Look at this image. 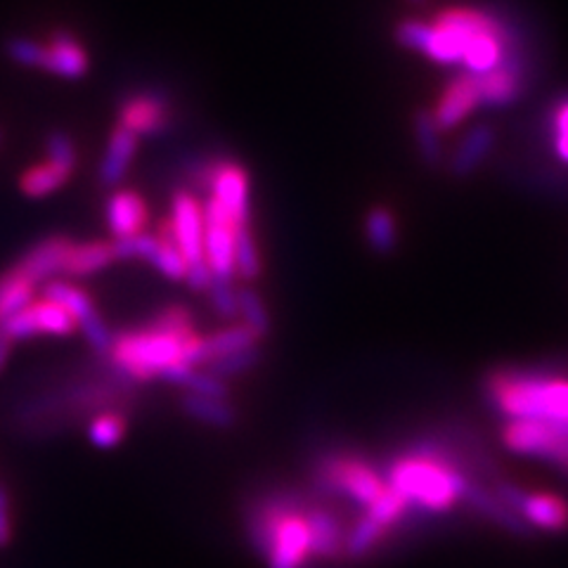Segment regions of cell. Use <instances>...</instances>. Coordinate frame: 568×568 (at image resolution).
I'll list each match as a JSON object with an SVG mask.
<instances>
[{
	"instance_id": "obj_1",
	"label": "cell",
	"mask_w": 568,
	"mask_h": 568,
	"mask_svg": "<svg viewBox=\"0 0 568 568\" xmlns=\"http://www.w3.org/2000/svg\"><path fill=\"white\" fill-rule=\"evenodd\" d=\"M200 342L202 336L194 332L173 334L159 329H140V332H123L114 336L110 358L119 369L126 372L133 379H152L175 363L200 365Z\"/></svg>"
},
{
	"instance_id": "obj_2",
	"label": "cell",
	"mask_w": 568,
	"mask_h": 568,
	"mask_svg": "<svg viewBox=\"0 0 568 568\" xmlns=\"http://www.w3.org/2000/svg\"><path fill=\"white\" fill-rule=\"evenodd\" d=\"M490 398L509 422H568V379L545 375H495Z\"/></svg>"
},
{
	"instance_id": "obj_3",
	"label": "cell",
	"mask_w": 568,
	"mask_h": 568,
	"mask_svg": "<svg viewBox=\"0 0 568 568\" xmlns=\"http://www.w3.org/2000/svg\"><path fill=\"white\" fill-rule=\"evenodd\" d=\"M248 536L263 549L268 568H301L311 557L306 517L287 500H271L252 514Z\"/></svg>"
},
{
	"instance_id": "obj_4",
	"label": "cell",
	"mask_w": 568,
	"mask_h": 568,
	"mask_svg": "<svg viewBox=\"0 0 568 568\" xmlns=\"http://www.w3.org/2000/svg\"><path fill=\"white\" fill-rule=\"evenodd\" d=\"M467 476L459 474L432 455H415L398 459L390 469V486L407 503H419L426 509H448L459 500Z\"/></svg>"
},
{
	"instance_id": "obj_5",
	"label": "cell",
	"mask_w": 568,
	"mask_h": 568,
	"mask_svg": "<svg viewBox=\"0 0 568 568\" xmlns=\"http://www.w3.org/2000/svg\"><path fill=\"white\" fill-rule=\"evenodd\" d=\"M503 438L509 450L568 471V422H509Z\"/></svg>"
},
{
	"instance_id": "obj_6",
	"label": "cell",
	"mask_w": 568,
	"mask_h": 568,
	"mask_svg": "<svg viewBox=\"0 0 568 568\" xmlns=\"http://www.w3.org/2000/svg\"><path fill=\"white\" fill-rule=\"evenodd\" d=\"M524 81L526 58L519 39H514L505 50L503 62L486 71V74L476 77L478 102L484 106H507L511 102H517L524 91Z\"/></svg>"
},
{
	"instance_id": "obj_7",
	"label": "cell",
	"mask_w": 568,
	"mask_h": 568,
	"mask_svg": "<svg viewBox=\"0 0 568 568\" xmlns=\"http://www.w3.org/2000/svg\"><path fill=\"white\" fill-rule=\"evenodd\" d=\"M0 329L10 336L12 342L29 339V336H39V334L67 336L77 329V320L58 304H52V301L41 298V301H31L27 308L3 320V323H0Z\"/></svg>"
},
{
	"instance_id": "obj_8",
	"label": "cell",
	"mask_w": 568,
	"mask_h": 568,
	"mask_svg": "<svg viewBox=\"0 0 568 568\" xmlns=\"http://www.w3.org/2000/svg\"><path fill=\"white\" fill-rule=\"evenodd\" d=\"M320 484L329 490H344L355 503L365 507H369L384 493L382 478L361 462L351 459H327L320 467Z\"/></svg>"
},
{
	"instance_id": "obj_9",
	"label": "cell",
	"mask_w": 568,
	"mask_h": 568,
	"mask_svg": "<svg viewBox=\"0 0 568 568\" xmlns=\"http://www.w3.org/2000/svg\"><path fill=\"white\" fill-rule=\"evenodd\" d=\"M169 223L187 265L204 261V206L194 194L185 190L173 194Z\"/></svg>"
},
{
	"instance_id": "obj_10",
	"label": "cell",
	"mask_w": 568,
	"mask_h": 568,
	"mask_svg": "<svg viewBox=\"0 0 568 568\" xmlns=\"http://www.w3.org/2000/svg\"><path fill=\"white\" fill-rule=\"evenodd\" d=\"M206 185L237 225H248V175L235 162H213L206 169Z\"/></svg>"
},
{
	"instance_id": "obj_11",
	"label": "cell",
	"mask_w": 568,
	"mask_h": 568,
	"mask_svg": "<svg viewBox=\"0 0 568 568\" xmlns=\"http://www.w3.org/2000/svg\"><path fill=\"white\" fill-rule=\"evenodd\" d=\"M71 246H74V242L69 237H48L31 246L29 252L12 265V271L36 287V284L48 282L58 273H64V263Z\"/></svg>"
},
{
	"instance_id": "obj_12",
	"label": "cell",
	"mask_w": 568,
	"mask_h": 568,
	"mask_svg": "<svg viewBox=\"0 0 568 568\" xmlns=\"http://www.w3.org/2000/svg\"><path fill=\"white\" fill-rule=\"evenodd\" d=\"M119 126L133 135H154L169 126V104L154 93L131 95L119 110Z\"/></svg>"
},
{
	"instance_id": "obj_13",
	"label": "cell",
	"mask_w": 568,
	"mask_h": 568,
	"mask_svg": "<svg viewBox=\"0 0 568 568\" xmlns=\"http://www.w3.org/2000/svg\"><path fill=\"white\" fill-rule=\"evenodd\" d=\"M88 67H91L88 52L71 33L58 31L48 43H41L39 69L64 79H79L85 74Z\"/></svg>"
},
{
	"instance_id": "obj_14",
	"label": "cell",
	"mask_w": 568,
	"mask_h": 568,
	"mask_svg": "<svg viewBox=\"0 0 568 568\" xmlns=\"http://www.w3.org/2000/svg\"><path fill=\"white\" fill-rule=\"evenodd\" d=\"M476 106H481V102H478L476 77L465 71V74H457L448 81L446 91H443L434 110V119L440 131H450L462 119H467Z\"/></svg>"
},
{
	"instance_id": "obj_15",
	"label": "cell",
	"mask_w": 568,
	"mask_h": 568,
	"mask_svg": "<svg viewBox=\"0 0 568 568\" xmlns=\"http://www.w3.org/2000/svg\"><path fill=\"white\" fill-rule=\"evenodd\" d=\"M459 500H465L469 507H474V511L481 514V517H486L495 526H500L503 530L511 532V536H519V538L532 536V526L521 517V514L511 511L507 505L497 500L495 493H488L478 484H471L469 478L465 481V486H462Z\"/></svg>"
},
{
	"instance_id": "obj_16",
	"label": "cell",
	"mask_w": 568,
	"mask_h": 568,
	"mask_svg": "<svg viewBox=\"0 0 568 568\" xmlns=\"http://www.w3.org/2000/svg\"><path fill=\"white\" fill-rule=\"evenodd\" d=\"M150 211L145 200L133 190H119L106 200V223L114 237H133L145 233Z\"/></svg>"
},
{
	"instance_id": "obj_17",
	"label": "cell",
	"mask_w": 568,
	"mask_h": 568,
	"mask_svg": "<svg viewBox=\"0 0 568 568\" xmlns=\"http://www.w3.org/2000/svg\"><path fill=\"white\" fill-rule=\"evenodd\" d=\"M304 517L308 526L311 555L323 557V559L342 557L346 536L342 532L339 519H336L327 509H308V514H304Z\"/></svg>"
},
{
	"instance_id": "obj_18",
	"label": "cell",
	"mask_w": 568,
	"mask_h": 568,
	"mask_svg": "<svg viewBox=\"0 0 568 568\" xmlns=\"http://www.w3.org/2000/svg\"><path fill=\"white\" fill-rule=\"evenodd\" d=\"M495 145V131L488 123H478L457 145L450 159V173L455 178H469L481 166Z\"/></svg>"
},
{
	"instance_id": "obj_19",
	"label": "cell",
	"mask_w": 568,
	"mask_h": 568,
	"mask_svg": "<svg viewBox=\"0 0 568 568\" xmlns=\"http://www.w3.org/2000/svg\"><path fill=\"white\" fill-rule=\"evenodd\" d=\"M138 148V135L126 131L123 126H116L114 133L106 142V152L100 166V181L104 185H116L123 175H126Z\"/></svg>"
},
{
	"instance_id": "obj_20",
	"label": "cell",
	"mask_w": 568,
	"mask_h": 568,
	"mask_svg": "<svg viewBox=\"0 0 568 568\" xmlns=\"http://www.w3.org/2000/svg\"><path fill=\"white\" fill-rule=\"evenodd\" d=\"M519 514L536 528H545V530L568 528V505L555 495L528 493Z\"/></svg>"
},
{
	"instance_id": "obj_21",
	"label": "cell",
	"mask_w": 568,
	"mask_h": 568,
	"mask_svg": "<svg viewBox=\"0 0 568 568\" xmlns=\"http://www.w3.org/2000/svg\"><path fill=\"white\" fill-rule=\"evenodd\" d=\"M258 336L248 329L246 325H230L223 327L219 332H213L209 336H202L200 342V363H211V361H219L223 355L230 353H237L244 348H252L256 346Z\"/></svg>"
},
{
	"instance_id": "obj_22",
	"label": "cell",
	"mask_w": 568,
	"mask_h": 568,
	"mask_svg": "<svg viewBox=\"0 0 568 568\" xmlns=\"http://www.w3.org/2000/svg\"><path fill=\"white\" fill-rule=\"evenodd\" d=\"M114 261L116 256H114L112 242H83V244L74 242L64 263V273L74 277H85L98 271H104L106 265H112Z\"/></svg>"
},
{
	"instance_id": "obj_23",
	"label": "cell",
	"mask_w": 568,
	"mask_h": 568,
	"mask_svg": "<svg viewBox=\"0 0 568 568\" xmlns=\"http://www.w3.org/2000/svg\"><path fill=\"white\" fill-rule=\"evenodd\" d=\"M71 173H74V169L62 166L58 162H50L48 159V162H43L39 166H31L22 175L20 187L27 197H45V194L60 190L69 181Z\"/></svg>"
},
{
	"instance_id": "obj_24",
	"label": "cell",
	"mask_w": 568,
	"mask_h": 568,
	"mask_svg": "<svg viewBox=\"0 0 568 568\" xmlns=\"http://www.w3.org/2000/svg\"><path fill=\"white\" fill-rule=\"evenodd\" d=\"M43 298H48V301H52V304H58L60 308H64L71 317L77 320V325L98 313L93 308L91 296H88L83 290H79L77 284H69V282L48 280L45 290H43Z\"/></svg>"
},
{
	"instance_id": "obj_25",
	"label": "cell",
	"mask_w": 568,
	"mask_h": 568,
	"mask_svg": "<svg viewBox=\"0 0 568 568\" xmlns=\"http://www.w3.org/2000/svg\"><path fill=\"white\" fill-rule=\"evenodd\" d=\"M181 405H183L185 415H190L192 419H197L209 426H219V429H227V426H233L237 422L235 407L225 400H213V398L187 394L181 400Z\"/></svg>"
},
{
	"instance_id": "obj_26",
	"label": "cell",
	"mask_w": 568,
	"mask_h": 568,
	"mask_svg": "<svg viewBox=\"0 0 568 568\" xmlns=\"http://www.w3.org/2000/svg\"><path fill=\"white\" fill-rule=\"evenodd\" d=\"M365 237L372 246V252L386 256L396 252V242H398V233H396V221L384 206H375L365 219Z\"/></svg>"
},
{
	"instance_id": "obj_27",
	"label": "cell",
	"mask_w": 568,
	"mask_h": 568,
	"mask_svg": "<svg viewBox=\"0 0 568 568\" xmlns=\"http://www.w3.org/2000/svg\"><path fill=\"white\" fill-rule=\"evenodd\" d=\"M33 284L17 275L12 268L0 275V323L27 308L33 301Z\"/></svg>"
},
{
	"instance_id": "obj_28",
	"label": "cell",
	"mask_w": 568,
	"mask_h": 568,
	"mask_svg": "<svg viewBox=\"0 0 568 568\" xmlns=\"http://www.w3.org/2000/svg\"><path fill=\"white\" fill-rule=\"evenodd\" d=\"M413 123H415V142H417V152L422 156V162L426 166L436 169L443 159V148H440V126L434 119V112L419 110Z\"/></svg>"
},
{
	"instance_id": "obj_29",
	"label": "cell",
	"mask_w": 568,
	"mask_h": 568,
	"mask_svg": "<svg viewBox=\"0 0 568 568\" xmlns=\"http://www.w3.org/2000/svg\"><path fill=\"white\" fill-rule=\"evenodd\" d=\"M386 532V526L379 524L372 514H365V517L353 526V530L344 540V555L351 559H361L365 557L372 547H375L382 536Z\"/></svg>"
},
{
	"instance_id": "obj_30",
	"label": "cell",
	"mask_w": 568,
	"mask_h": 568,
	"mask_svg": "<svg viewBox=\"0 0 568 568\" xmlns=\"http://www.w3.org/2000/svg\"><path fill=\"white\" fill-rule=\"evenodd\" d=\"M237 308H240V315H242V325L252 329L258 336V339H263V336L271 332L268 308H265L263 298L252 287L237 290Z\"/></svg>"
},
{
	"instance_id": "obj_31",
	"label": "cell",
	"mask_w": 568,
	"mask_h": 568,
	"mask_svg": "<svg viewBox=\"0 0 568 568\" xmlns=\"http://www.w3.org/2000/svg\"><path fill=\"white\" fill-rule=\"evenodd\" d=\"M235 273L244 280H256L261 275L258 246L248 225L237 227L235 233Z\"/></svg>"
},
{
	"instance_id": "obj_32",
	"label": "cell",
	"mask_w": 568,
	"mask_h": 568,
	"mask_svg": "<svg viewBox=\"0 0 568 568\" xmlns=\"http://www.w3.org/2000/svg\"><path fill=\"white\" fill-rule=\"evenodd\" d=\"M258 361H261V351H258V346H252V348L223 355V358H219V361L206 363L209 365L206 372L225 382L230 377H237V375H244V372H248V369H254L258 365Z\"/></svg>"
},
{
	"instance_id": "obj_33",
	"label": "cell",
	"mask_w": 568,
	"mask_h": 568,
	"mask_svg": "<svg viewBox=\"0 0 568 568\" xmlns=\"http://www.w3.org/2000/svg\"><path fill=\"white\" fill-rule=\"evenodd\" d=\"M123 434H126V419L116 413L100 415L88 426V436L98 448H114L121 443Z\"/></svg>"
},
{
	"instance_id": "obj_34",
	"label": "cell",
	"mask_w": 568,
	"mask_h": 568,
	"mask_svg": "<svg viewBox=\"0 0 568 568\" xmlns=\"http://www.w3.org/2000/svg\"><path fill=\"white\" fill-rule=\"evenodd\" d=\"M150 263L154 265L156 271H162V273H164L166 277H171V280H185L187 261L183 258L181 248L169 244V242H164V240L156 237V246H154V252H152V256H150Z\"/></svg>"
},
{
	"instance_id": "obj_35",
	"label": "cell",
	"mask_w": 568,
	"mask_h": 568,
	"mask_svg": "<svg viewBox=\"0 0 568 568\" xmlns=\"http://www.w3.org/2000/svg\"><path fill=\"white\" fill-rule=\"evenodd\" d=\"M209 294H211V306L213 311H216L223 320H233L240 315V308H237V290L233 287V280L227 277H213L211 287H209Z\"/></svg>"
},
{
	"instance_id": "obj_36",
	"label": "cell",
	"mask_w": 568,
	"mask_h": 568,
	"mask_svg": "<svg viewBox=\"0 0 568 568\" xmlns=\"http://www.w3.org/2000/svg\"><path fill=\"white\" fill-rule=\"evenodd\" d=\"M405 507L407 500L400 493H396L394 488H384L377 500L367 507V514H372V517L388 528L405 511Z\"/></svg>"
},
{
	"instance_id": "obj_37",
	"label": "cell",
	"mask_w": 568,
	"mask_h": 568,
	"mask_svg": "<svg viewBox=\"0 0 568 568\" xmlns=\"http://www.w3.org/2000/svg\"><path fill=\"white\" fill-rule=\"evenodd\" d=\"M79 327H81V332L85 336V342L91 344L100 355H110L112 344H114V336H112L110 327L102 323V317L98 313L91 315L88 320H83V323H79Z\"/></svg>"
},
{
	"instance_id": "obj_38",
	"label": "cell",
	"mask_w": 568,
	"mask_h": 568,
	"mask_svg": "<svg viewBox=\"0 0 568 568\" xmlns=\"http://www.w3.org/2000/svg\"><path fill=\"white\" fill-rule=\"evenodd\" d=\"M152 329H159V332H173V334H187V332H194L192 329V315L187 308L183 306H171L166 311L159 313L152 323H150Z\"/></svg>"
},
{
	"instance_id": "obj_39",
	"label": "cell",
	"mask_w": 568,
	"mask_h": 568,
	"mask_svg": "<svg viewBox=\"0 0 568 568\" xmlns=\"http://www.w3.org/2000/svg\"><path fill=\"white\" fill-rule=\"evenodd\" d=\"M45 150H48L50 162H58V164L69 166V169L77 166V148H74V142H71L69 135L50 133V138L45 142Z\"/></svg>"
},
{
	"instance_id": "obj_40",
	"label": "cell",
	"mask_w": 568,
	"mask_h": 568,
	"mask_svg": "<svg viewBox=\"0 0 568 568\" xmlns=\"http://www.w3.org/2000/svg\"><path fill=\"white\" fill-rule=\"evenodd\" d=\"M187 388L192 390L194 396H204V398H213V400H223L230 394L227 384L219 377L209 375V372H206V375H202V372H194L192 379L187 382Z\"/></svg>"
},
{
	"instance_id": "obj_41",
	"label": "cell",
	"mask_w": 568,
	"mask_h": 568,
	"mask_svg": "<svg viewBox=\"0 0 568 568\" xmlns=\"http://www.w3.org/2000/svg\"><path fill=\"white\" fill-rule=\"evenodd\" d=\"M552 129H555V138H552L555 152H557L561 162L568 164V98L557 104Z\"/></svg>"
},
{
	"instance_id": "obj_42",
	"label": "cell",
	"mask_w": 568,
	"mask_h": 568,
	"mask_svg": "<svg viewBox=\"0 0 568 568\" xmlns=\"http://www.w3.org/2000/svg\"><path fill=\"white\" fill-rule=\"evenodd\" d=\"M185 282L190 284L192 290L209 292L211 282H213V271L209 268V263H206V261L190 263V265H187V273H185Z\"/></svg>"
},
{
	"instance_id": "obj_43",
	"label": "cell",
	"mask_w": 568,
	"mask_h": 568,
	"mask_svg": "<svg viewBox=\"0 0 568 568\" xmlns=\"http://www.w3.org/2000/svg\"><path fill=\"white\" fill-rule=\"evenodd\" d=\"M12 538V517H10V497L8 490L0 486V547H6Z\"/></svg>"
},
{
	"instance_id": "obj_44",
	"label": "cell",
	"mask_w": 568,
	"mask_h": 568,
	"mask_svg": "<svg viewBox=\"0 0 568 568\" xmlns=\"http://www.w3.org/2000/svg\"><path fill=\"white\" fill-rule=\"evenodd\" d=\"M10 348H12V339H10V336H8L3 329H0V372H3L6 365H8Z\"/></svg>"
},
{
	"instance_id": "obj_45",
	"label": "cell",
	"mask_w": 568,
	"mask_h": 568,
	"mask_svg": "<svg viewBox=\"0 0 568 568\" xmlns=\"http://www.w3.org/2000/svg\"><path fill=\"white\" fill-rule=\"evenodd\" d=\"M410 3H415V6H422V3H426V0H410Z\"/></svg>"
}]
</instances>
